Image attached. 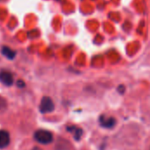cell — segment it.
<instances>
[{
	"label": "cell",
	"mask_w": 150,
	"mask_h": 150,
	"mask_svg": "<svg viewBox=\"0 0 150 150\" xmlns=\"http://www.w3.org/2000/svg\"><path fill=\"white\" fill-rule=\"evenodd\" d=\"M119 91H120V94H123V93H124V91H125V86L120 85V86L119 87Z\"/></svg>",
	"instance_id": "cell-10"
},
{
	"label": "cell",
	"mask_w": 150,
	"mask_h": 150,
	"mask_svg": "<svg viewBox=\"0 0 150 150\" xmlns=\"http://www.w3.org/2000/svg\"><path fill=\"white\" fill-rule=\"evenodd\" d=\"M6 109H7V101L4 98L0 97V113L5 112Z\"/></svg>",
	"instance_id": "cell-8"
},
{
	"label": "cell",
	"mask_w": 150,
	"mask_h": 150,
	"mask_svg": "<svg viewBox=\"0 0 150 150\" xmlns=\"http://www.w3.org/2000/svg\"><path fill=\"white\" fill-rule=\"evenodd\" d=\"M54 109V104L53 100L49 97H43L40 105V111L42 113H48L53 112Z\"/></svg>",
	"instance_id": "cell-2"
},
{
	"label": "cell",
	"mask_w": 150,
	"mask_h": 150,
	"mask_svg": "<svg viewBox=\"0 0 150 150\" xmlns=\"http://www.w3.org/2000/svg\"><path fill=\"white\" fill-rule=\"evenodd\" d=\"M2 54L8 59L12 60L15 58L16 55V52L14 50H12L11 48H10L9 47H3L2 48Z\"/></svg>",
	"instance_id": "cell-6"
},
{
	"label": "cell",
	"mask_w": 150,
	"mask_h": 150,
	"mask_svg": "<svg viewBox=\"0 0 150 150\" xmlns=\"http://www.w3.org/2000/svg\"><path fill=\"white\" fill-rule=\"evenodd\" d=\"M33 137L36 142H38L39 143L43 144V145L49 144L53 142V134L49 131L44 130V129L37 130L34 133Z\"/></svg>",
	"instance_id": "cell-1"
},
{
	"label": "cell",
	"mask_w": 150,
	"mask_h": 150,
	"mask_svg": "<svg viewBox=\"0 0 150 150\" xmlns=\"http://www.w3.org/2000/svg\"><path fill=\"white\" fill-rule=\"evenodd\" d=\"M10 143V134L5 130H0V149L6 148Z\"/></svg>",
	"instance_id": "cell-5"
},
{
	"label": "cell",
	"mask_w": 150,
	"mask_h": 150,
	"mask_svg": "<svg viewBox=\"0 0 150 150\" xmlns=\"http://www.w3.org/2000/svg\"><path fill=\"white\" fill-rule=\"evenodd\" d=\"M32 150H42L41 149H40V148H38V147H36V148H33Z\"/></svg>",
	"instance_id": "cell-11"
},
{
	"label": "cell",
	"mask_w": 150,
	"mask_h": 150,
	"mask_svg": "<svg viewBox=\"0 0 150 150\" xmlns=\"http://www.w3.org/2000/svg\"><path fill=\"white\" fill-rule=\"evenodd\" d=\"M67 129H68V131L74 134V137L76 141H79L81 139V136L83 134V130L81 128H78L76 127H69Z\"/></svg>",
	"instance_id": "cell-7"
},
{
	"label": "cell",
	"mask_w": 150,
	"mask_h": 150,
	"mask_svg": "<svg viewBox=\"0 0 150 150\" xmlns=\"http://www.w3.org/2000/svg\"><path fill=\"white\" fill-rule=\"evenodd\" d=\"M100 125L105 128H112L116 124V120L112 117H105L104 114L99 118Z\"/></svg>",
	"instance_id": "cell-3"
},
{
	"label": "cell",
	"mask_w": 150,
	"mask_h": 150,
	"mask_svg": "<svg viewBox=\"0 0 150 150\" xmlns=\"http://www.w3.org/2000/svg\"><path fill=\"white\" fill-rule=\"evenodd\" d=\"M17 85H18V88H23V87H25V83L22 80H18V83H17Z\"/></svg>",
	"instance_id": "cell-9"
},
{
	"label": "cell",
	"mask_w": 150,
	"mask_h": 150,
	"mask_svg": "<svg viewBox=\"0 0 150 150\" xmlns=\"http://www.w3.org/2000/svg\"><path fill=\"white\" fill-rule=\"evenodd\" d=\"M0 82L6 86H11L13 83V76L11 72L3 70L0 72Z\"/></svg>",
	"instance_id": "cell-4"
}]
</instances>
